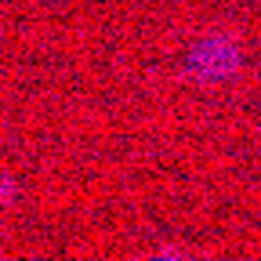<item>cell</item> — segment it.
Here are the masks:
<instances>
[{
	"mask_svg": "<svg viewBox=\"0 0 261 261\" xmlns=\"http://www.w3.org/2000/svg\"><path fill=\"white\" fill-rule=\"evenodd\" d=\"M236 62H240V55L228 37H207L189 51V69L200 80H225L236 69Z\"/></svg>",
	"mask_w": 261,
	"mask_h": 261,
	"instance_id": "obj_1",
	"label": "cell"
}]
</instances>
